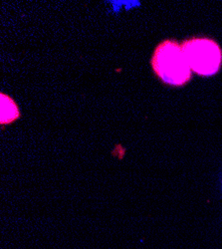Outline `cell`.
<instances>
[{
    "instance_id": "7a4b0ae2",
    "label": "cell",
    "mask_w": 222,
    "mask_h": 249,
    "mask_svg": "<svg viewBox=\"0 0 222 249\" xmlns=\"http://www.w3.org/2000/svg\"><path fill=\"white\" fill-rule=\"evenodd\" d=\"M184 53L193 72L200 76L215 75L222 64V50L216 41L207 37H192L184 41Z\"/></svg>"
},
{
    "instance_id": "6da1fadb",
    "label": "cell",
    "mask_w": 222,
    "mask_h": 249,
    "mask_svg": "<svg viewBox=\"0 0 222 249\" xmlns=\"http://www.w3.org/2000/svg\"><path fill=\"white\" fill-rule=\"evenodd\" d=\"M152 67L155 75L171 86H184L191 79V68L183 47L175 40H165L155 47Z\"/></svg>"
},
{
    "instance_id": "3957f363",
    "label": "cell",
    "mask_w": 222,
    "mask_h": 249,
    "mask_svg": "<svg viewBox=\"0 0 222 249\" xmlns=\"http://www.w3.org/2000/svg\"><path fill=\"white\" fill-rule=\"evenodd\" d=\"M0 106H1L0 123L2 124H10L20 117V112L16 103L13 101V99L3 93L0 94Z\"/></svg>"
}]
</instances>
